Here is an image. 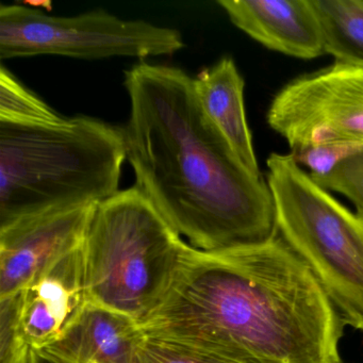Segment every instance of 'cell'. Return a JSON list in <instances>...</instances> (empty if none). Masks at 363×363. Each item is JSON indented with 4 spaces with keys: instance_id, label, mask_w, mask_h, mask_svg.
Listing matches in <instances>:
<instances>
[{
    "instance_id": "6da1fadb",
    "label": "cell",
    "mask_w": 363,
    "mask_h": 363,
    "mask_svg": "<svg viewBox=\"0 0 363 363\" xmlns=\"http://www.w3.org/2000/svg\"><path fill=\"white\" fill-rule=\"evenodd\" d=\"M140 327L231 363H344L343 320L279 235L218 254L190 246L164 301Z\"/></svg>"
},
{
    "instance_id": "7a4b0ae2",
    "label": "cell",
    "mask_w": 363,
    "mask_h": 363,
    "mask_svg": "<svg viewBox=\"0 0 363 363\" xmlns=\"http://www.w3.org/2000/svg\"><path fill=\"white\" fill-rule=\"evenodd\" d=\"M130 113L123 127L135 188L189 245L208 254L277 237L264 178L248 173L199 104L194 78L141 62L124 73Z\"/></svg>"
},
{
    "instance_id": "3957f363",
    "label": "cell",
    "mask_w": 363,
    "mask_h": 363,
    "mask_svg": "<svg viewBox=\"0 0 363 363\" xmlns=\"http://www.w3.org/2000/svg\"><path fill=\"white\" fill-rule=\"evenodd\" d=\"M126 158L123 129L96 118L0 121V227L48 210L108 201L120 192Z\"/></svg>"
},
{
    "instance_id": "277c9868",
    "label": "cell",
    "mask_w": 363,
    "mask_h": 363,
    "mask_svg": "<svg viewBox=\"0 0 363 363\" xmlns=\"http://www.w3.org/2000/svg\"><path fill=\"white\" fill-rule=\"evenodd\" d=\"M189 245L135 186L95 207L84 243L90 303L142 324L162 303Z\"/></svg>"
},
{
    "instance_id": "5b68a950",
    "label": "cell",
    "mask_w": 363,
    "mask_h": 363,
    "mask_svg": "<svg viewBox=\"0 0 363 363\" xmlns=\"http://www.w3.org/2000/svg\"><path fill=\"white\" fill-rule=\"evenodd\" d=\"M267 165L278 235L309 267L344 325L363 331V220L292 155L272 154Z\"/></svg>"
},
{
    "instance_id": "8992f818",
    "label": "cell",
    "mask_w": 363,
    "mask_h": 363,
    "mask_svg": "<svg viewBox=\"0 0 363 363\" xmlns=\"http://www.w3.org/2000/svg\"><path fill=\"white\" fill-rule=\"evenodd\" d=\"M184 48L177 29L123 20L106 10L50 16L39 8L0 5V59L58 55L82 60L169 56Z\"/></svg>"
},
{
    "instance_id": "52a82bcc",
    "label": "cell",
    "mask_w": 363,
    "mask_h": 363,
    "mask_svg": "<svg viewBox=\"0 0 363 363\" xmlns=\"http://www.w3.org/2000/svg\"><path fill=\"white\" fill-rule=\"evenodd\" d=\"M267 118L291 150L318 142L363 145V69L335 63L293 80L274 97Z\"/></svg>"
},
{
    "instance_id": "ba28073f",
    "label": "cell",
    "mask_w": 363,
    "mask_h": 363,
    "mask_svg": "<svg viewBox=\"0 0 363 363\" xmlns=\"http://www.w3.org/2000/svg\"><path fill=\"white\" fill-rule=\"evenodd\" d=\"M1 340L44 350L58 342L90 303L84 245L31 280L16 296L0 301ZM1 346V347H3Z\"/></svg>"
},
{
    "instance_id": "9c48e42d",
    "label": "cell",
    "mask_w": 363,
    "mask_h": 363,
    "mask_svg": "<svg viewBox=\"0 0 363 363\" xmlns=\"http://www.w3.org/2000/svg\"><path fill=\"white\" fill-rule=\"evenodd\" d=\"M95 207L48 210L0 227V299L16 296L50 264L82 247Z\"/></svg>"
},
{
    "instance_id": "30bf717a",
    "label": "cell",
    "mask_w": 363,
    "mask_h": 363,
    "mask_svg": "<svg viewBox=\"0 0 363 363\" xmlns=\"http://www.w3.org/2000/svg\"><path fill=\"white\" fill-rule=\"evenodd\" d=\"M230 22L269 50L294 58L325 54L311 0H220Z\"/></svg>"
},
{
    "instance_id": "8fae6325",
    "label": "cell",
    "mask_w": 363,
    "mask_h": 363,
    "mask_svg": "<svg viewBox=\"0 0 363 363\" xmlns=\"http://www.w3.org/2000/svg\"><path fill=\"white\" fill-rule=\"evenodd\" d=\"M143 337L133 318L89 303L78 322L44 350L65 363H138Z\"/></svg>"
},
{
    "instance_id": "7c38bea8",
    "label": "cell",
    "mask_w": 363,
    "mask_h": 363,
    "mask_svg": "<svg viewBox=\"0 0 363 363\" xmlns=\"http://www.w3.org/2000/svg\"><path fill=\"white\" fill-rule=\"evenodd\" d=\"M199 104L244 169L262 178L244 106V80L228 57L201 69L194 78Z\"/></svg>"
},
{
    "instance_id": "4fadbf2b",
    "label": "cell",
    "mask_w": 363,
    "mask_h": 363,
    "mask_svg": "<svg viewBox=\"0 0 363 363\" xmlns=\"http://www.w3.org/2000/svg\"><path fill=\"white\" fill-rule=\"evenodd\" d=\"M325 54L344 67L363 69V0H311Z\"/></svg>"
},
{
    "instance_id": "5bb4252c",
    "label": "cell",
    "mask_w": 363,
    "mask_h": 363,
    "mask_svg": "<svg viewBox=\"0 0 363 363\" xmlns=\"http://www.w3.org/2000/svg\"><path fill=\"white\" fill-rule=\"evenodd\" d=\"M67 118L55 111L4 65L0 67V121L24 124H58Z\"/></svg>"
},
{
    "instance_id": "9a60e30c",
    "label": "cell",
    "mask_w": 363,
    "mask_h": 363,
    "mask_svg": "<svg viewBox=\"0 0 363 363\" xmlns=\"http://www.w3.org/2000/svg\"><path fill=\"white\" fill-rule=\"evenodd\" d=\"M362 150L363 145L354 142H318L295 148L291 155L299 165H305L309 169L312 178H320Z\"/></svg>"
},
{
    "instance_id": "2e32d148",
    "label": "cell",
    "mask_w": 363,
    "mask_h": 363,
    "mask_svg": "<svg viewBox=\"0 0 363 363\" xmlns=\"http://www.w3.org/2000/svg\"><path fill=\"white\" fill-rule=\"evenodd\" d=\"M138 363H231L209 352L144 335Z\"/></svg>"
},
{
    "instance_id": "e0dca14e",
    "label": "cell",
    "mask_w": 363,
    "mask_h": 363,
    "mask_svg": "<svg viewBox=\"0 0 363 363\" xmlns=\"http://www.w3.org/2000/svg\"><path fill=\"white\" fill-rule=\"evenodd\" d=\"M312 179L325 190L350 199L356 207L357 216L363 220V150L337 165L328 175Z\"/></svg>"
},
{
    "instance_id": "ac0fdd59",
    "label": "cell",
    "mask_w": 363,
    "mask_h": 363,
    "mask_svg": "<svg viewBox=\"0 0 363 363\" xmlns=\"http://www.w3.org/2000/svg\"><path fill=\"white\" fill-rule=\"evenodd\" d=\"M1 363H65L61 359L45 350H37L31 346L13 341L1 350Z\"/></svg>"
}]
</instances>
